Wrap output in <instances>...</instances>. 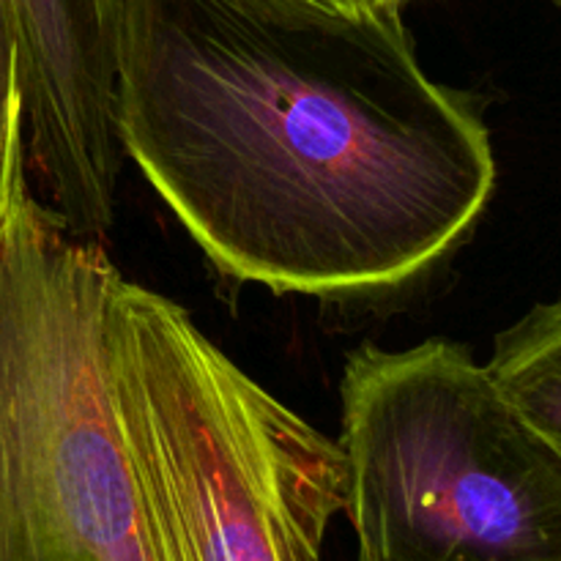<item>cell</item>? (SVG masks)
Masks as SVG:
<instances>
[{
	"label": "cell",
	"mask_w": 561,
	"mask_h": 561,
	"mask_svg": "<svg viewBox=\"0 0 561 561\" xmlns=\"http://www.w3.org/2000/svg\"><path fill=\"white\" fill-rule=\"evenodd\" d=\"M118 137L214 266L274 294H389L496 186L491 131L420 66L400 9L124 0Z\"/></svg>",
	"instance_id": "6da1fadb"
},
{
	"label": "cell",
	"mask_w": 561,
	"mask_h": 561,
	"mask_svg": "<svg viewBox=\"0 0 561 561\" xmlns=\"http://www.w3.org/2000/svg\"><path fill=\"white\" fill-rule=\"evenodd\" d=\"M110 398L175 561H321L348 510L340 442L252 381L168 296L113 283Z\"/></svg>",
	"instance_id": "7a4b0ae2"
},
{
	"label": "cell",
	"mask_w": 561,
	"mask_h": 561,
	"mask_svg": "<svg viewBox=\"0 0 561 561\" xmlns=\"http://www.w3.org/2000/svg\"><path fill=\"white\" fill-rule=\"evenodd\" d=\"M118 274L16 186L0 214V561H175L110 398Z\"/></svg>",
	"instance_id": "3957f363"
},
{
	"label": "cell",
	"mask_w": 561,
	"mask_h": 561,
	"mask_svg": "<svg viewBox=\"0 0 561 561\" xmlns=\"http://www.w3.org/2000/svg\"><path fill=\"white\" fill-rule=\"evenodd\" d=\"M340 400L356 561H561V460L466 345H359Z\"/></svg>",
	"instance_id": "277c9868"
},
{
	"label": "cell",
	"mask_w": 561,
	"mask_h": 561,
	"mask_svg": "<svg viewBox=\"0 0 561 561\" xmlns=\"http://www.w3.org/2000/svg\"><path fill=\"white\" fill-rule=\"evenodd\" d=\"M25 148L47 206L80 239L115 219L124 168L118 49L124 0H9Z\"/></svg>",
	"instance_id": "5b68a950"
},
{
	"label": "cell",
	"mask_w": 561,
	"mask_h": 561,
	"mask_svg": "<svg viewBox=\"0 0 561 561\" xmlns=\"http://www.w3.org/2000/svg\"><path fill=\"white\" fill-rule=\"evenodd\" d=\"M488 370L561 460V299L504 329Z\"/></svg>",
	"instance_id": "8992f818"
},
{
	"label": "cell",
	"mask_w": 561,
	"mask_h": 561,
	"mask_svg": "<svg viewBox=\"0 0 561 561\" xmlns=\"http://www.w3.org/2000/svg\"><path fill=\"white\" fill-rule=\"evenodd\" d=\"M27 179L25 115H22L16 44L9 0H0V214Z\"/></svg>",
	"instance_id": "52a82bcc"
},
{
	"label": "cell",
	"mask_w": 561,
	"mask_h": 561,
	"mask_svg": "<svg viewBox=\"0 0 561 561\" xmlns=\"http://www.w3.org/2000/svg\"><path fill=\"white\" fill-rule=\"evenodd\" d=\"M285 3L312 5V9L332 11V14H367V11H376L370 0H285Z\"/></svg>",
	"instance_id": "ba28073f"
},
{
	"label": "cell",
	"mask_w": 561,
	"mask_h": 561,
	"mask_svg": "<svg viewBox=\"0 0 561 561\" xmlns=\"http://www.w3.org/2000/svg\"><path fill=\"white\" fill-rule=\"evenodd\" d=\"M376 9H400V5L405 3V0H370Z\"/></svg>",
	"instance_id": "9c48e42d"
}]
</instances>
